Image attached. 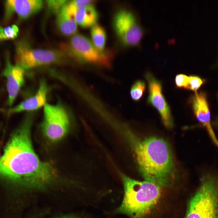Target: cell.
<instances>
[{"instance_id":"cell-23","label":"cell","mask_w":218,"mask_h":218,"mask_svg":"<svg viewBox=\"0 0 218 218\" xmlns=\"http://www.w3.org/2000/svg\"><path fill=\"white\" fill-rule=\"evenodd\" d=\"M217 123L218 124V120L217 121Z\"/></svg>"},{"instance_id":"cell-5","label":"cell","mask_w":218,"mask_h":218,"mask_svg":"<svg viewBox=\"0 0 218 218\" xmlns=\"http://www.w3.org/2000/svg\"><path fill=\"white\" fill-rule=\"evenodd\" d=\"M61 47L62 51L67 56L80 62L107 68L111 65L113 57V52L111 50H99L91 40L84 35H74Z\"/></svg>"},{"instance_id":"cell-4","label":"cell","mask_w":218,"mask_h":218,"mask_svg":"<svg viewBox=\"0 0 218 218\" xmlns=\"http://www.w3.org/2000/svg\"><path fill=\"white\" fill-rule=\"evenodd\" d=\"M212 175L205 176L190 200L185 218H218V183Z\"/></svg>"},{"instance_id":"cell-17","label":"cell","mask_w":218,"mask_h":218,"mask_svg":"<svg viewBox=\"0 0 218 218\" xmlns=\"http://www.w3.org/2000/svg\"><path fill=\"white\" fill-rule=\"evenodd\" d=\"M145 89L144 82L138 80L134 82L132 85L130 91L131 98L134 101H138L142 97Z\"/></svg>"},{"instance_id":"cell-3","label":"cell","mask_w":218,"mask_h":218,"mask_svg":"<svg viewBox=\"0 0 218 218\" xmlns=\"http://www.w3.org/2000/svg\"><path fill=\"white\" fill-rule=\"evenodd\" d=\"M121 177L124 195L122 203L116 212L132 218H143L157 203L160 194V186L146 180H136L123 174Z\"/></svg>"},{"instance_id":"cell-7","label":"cell","mask_w":218,"mask_h":218,"mask_svg":"<svg viewBox=\"0 0 218 218\" xmlns=\"http://www.w3.org/2000/svg\"><path fill=\"white\" fill-rule=\"evenodd\" d=\"M113 25L117 36L123 45L128 47L139 45L144 31L132 12L124 9L118 10L114 16Z\"/></svg>"},{"instance_id":"cell-16","label":"cell","mask_w":218,"mask_h":218,"mask_svg":"<svg viewBox=\"0 0 218 218\" xmlns=\"http://www.w3.org/2000/svg\"><path fill=\"white\" fill-rule=\"evenodd\" d=\"M91 35L92 42L95 47L100 50H104L107 36L104 29L96 24L92 27Z\"/></svg>"},{"instance_id":"cell-1","label":"cell","mask_w":218,"mask_h":218,"mask_svg":"<svg viewBox=\"0 0 218 218\" xmlns=\"http://www.w3.org/2000/svg\"><path fill=\"white\" fill-rule=\"evenodd\" d=\"M30 114L11 136L0 156V178L12 183L41 185L54 174L51 164L42 161L34 151L30 137Z\"/></svg>"},{"instance_id":"cell-18","label":"cell","mask_w":218,"mask_h":218,"mask_svg":"<svg viewBox=\"0 0 218 218\" xmlns=\"http://www.w3.org/2000/svg\"><path fill=\"white\" fill-rule=\"evenodd\" d=\"M18 31V27L15 25L5 28L0 25V39L5 40L14 39L17 37Z\"/></svg>"},{"instance_id":"cell-6","label":"cell","mask_w":218,"mask_h":218,"mask_svg":"<svg viewBox=\"0 0 218 218\" xmlns=\"http://www.w3.org/2000/svg\"><path fill=\"white\" fill-rule=\"evenodd\" d=\"M16 64L25 71L42 65L66 63V54L62 51L34 48L28 41L22 40L16 44Z\"/></svg>"},{"instance_id":"cell-13","label":"cell","mask_w":218,"mask_h":218,"mask_svg":"<svg viewBox=\"0 0 218 218\" xmlns=\"http://www.w3.org/2000/svg\"><path fill=\"white\" fill-rule=\"evenodd\" d=\"M194 113L198 120L206 128L213 141L217 140L210 123V114L206 95L196 92L192 99Z\"/></svg>"},{"instance_id":"cell-14","label":"cell","mask_w":218,"mask_h":218,"mask_svg":"<svg viewBox=\"0 0 218 218\" xmlns=\"http://www.w3.org/2000/svg\"><path fill=\"white\" fill-rule=\"evenodd\" d=\"M98 17L97 11L92 4L76 8L71 16L77 24L84 28L96 25Z\"/></svg>"},{"instance_id":"cell-20","label":"cell","mask_w":218,"mask_h":218,"mask_svg":"<svg viewBox=\"0 0 218 218\" xmlns=\"http://www.w3.org/2000/svg\"><path fill=\"white\" fill-rule=\"evenodd\" d=\"M204 82V80L196 75L189 76L188 83L186 89L197 91Z\"/></svg>"},{"instance_id":"cell-8","label":"cell","mask_w":218,"mask_h":218,"mask_svg":"<svg viewBox=\"0 0 218 218\" xmlns=\"http://www.w3.org/2000/svg\"><path fill=\"white\" fill-rule=\"evenodd\" d=\"M42 128L45 136L50 140L62 139L67 133L70 125L68 113L61 104H46L44 106Z\"/></svg>"},{"instance_id":"cell-15","label":"cell","mask_w":218,"mask_h":218,"mask_svg":"<svg viewBox=\"0 0 218 218\" xmlns=\"http://www.w3.org/2000/svg\"><path fill=\"white\" fill-rule=\"evenodd\" d=\"M56 23L58 29L65 36H73L77 31V24L74 19L61 9L56 14Z\"/></svg>"},{"instance_id":"cell-19","label":"cell","mask_w":218,"mask_h":218,"mask_svg":"<svg viewBox=\"0 0 218 218\" xmlns=\"http://www.w3.org/2000/svg\"><path fill=\"white\" fill-rule=\"evenodd\" d=\"M67 0H48L45 1L48 10L51 13H58L63 6L67 3Z\"/></svg>"},{"instance_id":"cell-21","label":"cell","mask_w":218,"mask_h":218,"mask_svg":"<svg viewBox=\"0 0 218 218\" xmlns=\"http://www.w3.org/2000/svg\"><path fill=\"white\" fill-rule=\"evenodd\" d=\"M189 78V76L183 74H179L176 75L175 82L177 87L186 89Z\"/></svg>"},{"instance_id":"cell-9","label":"cell","mask_w":218,"mask_h":218,"mask_svg":"<svg viewBox=\"0 0 218 218\" xmlns=\"http://www.w3.org/2000/svg\"><path fill=\"white\" fill-rule=\"evenodd\" d=\"M145 76L149 88L148 101L159 112L164 125L168 128L172 127V118L170 108L162 94L160 82L150 72L146 73Z\"/></svg>"},{"instance_id":"cell-12","label":"cell","mask_w":218,"mask_h":218,"mask_svg":"<svg viewBox=\"0 0 218 218\" xmlns=\"http://www.w3.org/2000/svg\"><path fill=\"white\" fill-rule=\"evenodd\" d=\"M42 0H8L5 2L4 19L7 21L16 13L22 19L29 18L38 12L43 5Z\"/></svg>"},{"instance_id":"cell-10","label":"cell","mask_w":218,"mask_h":218,"mask_svg":"<svg viewBox=\"0 0 218 218\" xmlns=\"http://www.w3.org/2000/svg\"><path fill=\"white\" fill-rule=\"evenodd\" d=\"M5 63L2 75L6 80L8 93L6 103L8 107H10L12 106L24 84L25 71L16 64H13L8 55L6 57Z\"/></svg>"},{"instance_id":"cell-2","label":"cell","mask_w":218,"mask_h":218,"mask_svg":"<svg viewBox=\"0 0 218 218\" xmlns=\"http://www.w3.org/2000/svg\"><path fill=\"white\" fill-rule=\"evenodd\" d=\"M133 143L139 170L145 180L160 187L169 185L173 179L175 167L167 141L156 137L143 139L134 137Z\"/></svg>"},{"instance_id":"cell-11","label":"cell","mask_w":218,"mask_h":218,"mask_svg":"<svg viewBox=\"0 0 218 218\" xmlns=\"http://www.w3.org/2000/svg\"><path fill=\"white\" fill-rule=\"evenodd\" d=\"M48 87L44 80L41 81L38 89L33 96L25 99L14 106L2 109L7 117L24 111H31L39 109L46 104Z\"/></svg>"},{"instance_id":"cell-24","label":"cell","mask_w":218,"mask_h":218,"mask_svg":"<svg viewBox=\"0 0 218 218\" xmlns=\"http://www.w3.org/2000/svg\"></svg>"},{"instance_id":"cell-22","label":"cell","mask_w":218,"mask_h":218,"mask_svg":"<svg viewBox=\"0 0 218 218\" xmlns=\"http://www.w3.org/2000/svg\"><path fill=\"white\" fill-rule=\"evenodd\" d=\"M93 0H69V3L76 8H78L93 3Z\"/></svg>"}]
</instances>
